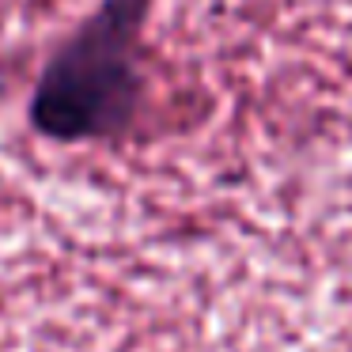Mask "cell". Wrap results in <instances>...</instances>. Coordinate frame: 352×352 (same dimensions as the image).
<instances>
[{
	"label": "cell",
	"mask_w": 352,
	"mask_h": 352,
	"mask_svg": "<svg viewBox=\"0 0 352 352\" xmlns=\"http://www.w3.org/2000/svg\"><path fill=\"white\" fill-rule=\"evenodd\" d=\"M152 0H99L50 54L27 99V125L54 144L118 140L148 99L144 27Z\"/></svg>",
	"instance_id": "obj_1"
}]
</instances>
